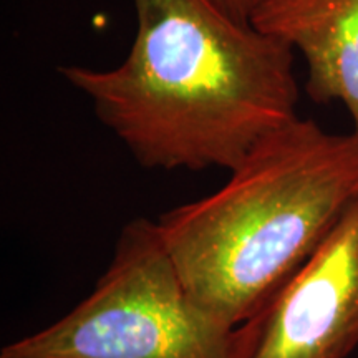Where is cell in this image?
Wrapping results in <instances>:
<instances>
[{
    "label": "cell",
    "mask_w": 358,
    "mask_h": 358,
    "mask_svg": "<svg viewBox=\"0 0 358 358\" xmlns=\"http://www.w3.org/2000/svg\"><path fill=\"white\" fill-rule=\"evenodd\" d=\"M250 22L301 53L307 95L342 103L358 136V0H266Z\"/></svg>",
    "instance_id": "5"
},
{
    "label": "cell",
    "mask_w": 358,
    "mask_h": 358,
    "mask_svg": "<svg viewBox=\"0 0 358 358\" xmlns=\"http://www.w3.org/2000/svg\"><path fill=\"white\" fill-rule=\"evenodd\" d=\"M133 7L136 32L122 64L58 71L143 168L232 171L299 118L289 43L214 0H133Z\"/></svg>",
    "instance_id": "1"
},
{
    "label": "cell",
    "mask_w": 358,
    "mask_h": 358,
    "mask_svg": "<svg viewBox=\"0 0 358 358\" xmlns=\"http://www.w3.org/2000/svg\"><path fill=\"white\" fill-rule=\"evenodd\" d=\"M256 319L229 325L179 279L155 221L124 224L113 259L87 299L0 358H250Z\"/></svg>",
    "instance_id": "3"
},
{
    "label": "cell",
    "mask_w": 358,
    "mask_h": 358,
    "mask_svg": "<svg viewBox=\"0 0 358 358\" xmlns=\"http://www.w3.org/2000/svg\"><path fill=\"white\" fill-rule=\"evenodd\" d=\"M358 194V136L295 118L213 194L158 217L187 294L229 325L266 310Z\"/></svg>",
    "instance_id": "2"
},
{
    "label": "cell",
    "mask_w": 358,
    "mask_h": 358,
    "mask_svg": "<svg viewBox=\"0 0 358 358\" xmlns=\"http://www.w3.org/2000/svg\"><path fill=\"white\" fill-rule=\"evenodd\" d=\"M256 327L250 358H347L358 347V194Z\"/></svg>",
    "instance_id": "4"
},
{
    "label": "cell",
    "mask_w": 358,
    "mask_h": 358,
    "mask_svg": "<svg viewBox=\"0 0 358 358\" xmlns=\"http://www.w3.org/2000/svg\"><path fill=\"white\" fill-rule=\"evenodd\" d=\"M219 7L231 13L236 19L250 22L257 8L262 6L266 0H214Z\"/></svg>",
    "instance_id": "6"
}]
</instances>
